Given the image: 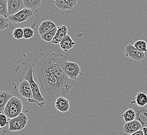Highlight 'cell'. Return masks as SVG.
Returning a JSON list of instances; mask_svg holds the SVG:
<instances>
[{
  "instance_id": "23",
  "label": "cell",
  "mask_w": 147,
  "mask_h": 135,
  "mask_svg": "<svg viewBox=\"0 0 147 135\" xmlns=\"http://www.w3.org/2000/svg\"><path fill=\"white\" fill-rule=\"evenodd\" d=\"M134 46L138 51L146 53L147 51V42L144 40H139L134 43Z\"/></svg>"
},
{
  "instance_id": "27",
  "label": "cell",
  "mask_w": 147,
  "mask_h": 135,
  "mask_svg": "<svg viewBox=\"0 0 147 135\" xmlns=\"http://www.w3.org/2000/svg\"><path fill=\"white\" fill-rule=\"evenodd\" d=\"M9 124L7 121V118L4 113H1L0 114V126L1 127L5 126L6 125Z\"/></svg>"
},
{
  "instance_id": "24",
  "label": "cell",
  "mask_w": 147,
  "mask_h": 135,
  "mask_svg": "<svg viewBox=\"0 0 147 135\" xmlns=\"http://www.w3.org/2000/svg\"><path fill=\"white\" fill-rule=\"evenodd\" d=\"M9 27V23L8 17L0 15V31H3Z\"/></svg>"
},
{
  "instance_id": "13",
  "label": "cell",
  "mask_w": 147,
  "mask_h": 135,
  "mask_svg": "<svg viewBox=\"0 0 147 135\" xmlns=\"http://www.w3.org/2000/svg\"><path fill=\"white\" fill-rule=\"evenodd\" d=\"M57 33L51 42L54 44H59L61 41L64 39L68 33V28L65 25H59L57 27Z\"/></svg>"
},
{
  "instance_id": "28",
  "label": "cell",
  "mask_w": 147,
  "mask_h": 135,
  "mask_svg": "<svg viewBox=\"0 0 147 135\" xmlns=\"http://www.w3.org/2000/svg\"><path fill=\"white\" fill-rule=\"evenodd\" d=\"M130 135H144V134L143 132V130L142 129V130H139L138 131H137L136 132L130 134Z\"/></svg>"
},
{
  "instance_id": "26",
  "label": "cell",
  "mask_w": 147,
  "mask_h": 135,
  "mask_svg": "<svg viewBox=\"0 0 147 135\" xmlns=\"http://www.w3.org/2000/svg\"><path fill=\"white\" fill-rule=\"evenodd\" d=\"M13 35L15 39L20 40L24 38V30L21 28H17L13 30Z\"/></svg>"
},
{
  "instance_id": "10",
  "label": "cell",
  "mask_w": 147,
  "mask_h": 135,
  "mask_svg": "<svg viewBox=\"0 0 147 135\" xmlns=\"http://www.w3.org/2000/svg\"><path fill=\"white\" fill-rule=\"evenodd\" d=\"M9 15L15 14L25 9L23 0H7Z\"/></svg>"
},
{
  "instance_id": "17",
  "label": "cell",
  "mask_w": 147,
  "mask_h": 135,
  "mask_svg": "<svg viewBox=\"0 0 147 135\" xmlns=\"http://www.w3.org/2000/svg\"><path fill=\"white\" fill-rule=\"evenodd\" d=\"M54 3L58 9L62 11L71 10L75 7L73 4L69 0H56Z\"/></svg>"
},
{
  "instance_id": "4",
  "label": "cell",
  "mask_w": 147,
  "mask_h": 135,
  "mask_svg": "<svg viewBox=\"0 0 147 135\" xmlns=\"http://www.w3.org/2000/svg\"><path fill=\"white\" fill-rule=\"evenodd\" d=\"M23 104L18 97L14 96L6 104L3 113L9 119L14 118L19 116L22 112Z\"/></svg>"
},
{
  "instance_id": "14",
  "label": "cell",
  "mask_w": 147,
  "mask_h": 135,
  "mask_svg": "<svg viewBox=\"0 0 147 135\" xmlns=\"http://www.w3.org/2000/svg\"><path fill=\"white\" fill-rule=\"evenodd\" d=\"M14 95L7 90H2L0 92V112L3 113L6 104Z\"/></svg>"
},
{
  "instance_id": "18",
  "label": "cell",
  "mask_w": 147,
  "mask_h": 135,
  "mask_svg": "<svg viewBox=\"0 0 147 135\" xmlns=\"http://www.w3.org/2000/svg\"><path fill=\"white\" fill-rule=\"evenodd\" d=\"M135 100L138 106H144L147 104V95L143 92H139L136 95Z\"/></svg>"
},
{
  "instance_id": "8",
  "label": "cell",
  "mask_w": 147,
  "mask_h": 135,
  "mask_svg": "<svg viewBox=\"0 0 147 135\" xmlns=\"http://www.w3.org/2000/svg\"><path fill=\"white\" fill-rule=\"evenodd\" d=\"M125 51L126 56L135 61H139L144 59L145 58L144 53H142L138 51L131 44H128L125 46Z\"/></svg>"
},
{
  "instance_id": "11",
  "label": "cell",
  "mask_w": 147,
  "mask_h": 135,
  "mask_svg": "<svg viewBox=\"0 0 147 135\" xmlns=\"http://www.w3.org/2000/svg\"><path fill=\"white\" fill-rule=\"evenodd\" d=\"M142 128V124L139 121L135 120L133 121L127 122L125 124L123 129L125 132L128 134H131Z\"/></svg>"
},
{
  "instance_id": "16",
  "label": "cell",
  "mask_w": 147,
  "mask_h": 135,
  "mask_svg": "<svg viewBox=\"0 0 147 135\" xmlns=\"http://www.w3.org/2000/svg\"><path fill=\"white\" fill-rule=\"evenodd\" d=\"M75 44V42H74L71 37L67 34L64 37V39L61 41L59 43V46L63 51L67 53L69 50H71V48H73Z\"/></svg>"
},
{
  "instance_id": "20",
  "label": "cell",
  "mask_w": 147,
  "mask_h": 135,
  "mask_svg": "<svg viewBox=\"0 0 147 135\" xmlns=\"http://www.w3.org/2000/svg\"><path fill=\"white\" fill-rule=\"evenodd\" d=\"M23 1L25 8L37 9L41 5L42 0H23Z\"/></svg>"
},
{
  "instance_id": "3",
  "label": "cell",
  "mask_w": 147,
  "mask_h": 135,
  "mask_svg": "<svg viewBox=\"0 0 147 135\" xmlns=\"http://www.w3.org/2000/svg\"><path fill=\"white\" fill-rule=\"evenodd\" d=\"M9 28L14 30L17 28L29 27L34 28L40 20V16L37 9L25 8L15 14L9 15Z\"/></svg>"
},
{
  "instance_id": "7",
  "label": "cell",
  "mask_w": 147,
  "mask_h": 135,
  "mask_svg": "<svg viewBox=\"0 0 147 135\" xmlns=\"http://www.w3.org/2000/svg\"><path fill=\"white\" fill-rule=\"evenodd\" d=\"M63 70L68 78L74 81L76 80L79 75L82 74L81 68L79 65L76 62H71L68 60L64 63Z\"/></svg>"
},
{
  "instance_id": "12",
  "label": "cell",
  "mask_w": 147,
  "mask_h": 135,
  "mask_svg": "<svg viewBox=\"0 0 147 135\" xmlns=\"http://www.w3.org/2000/svg\"><path fill=\"white\" fill-rule=\"evenodd\" d=\"M55 107L59 112L66 113L70 109V103L65 97H59L56 99Z\"/></svg>"
},
{
  "instance_id": "25",
  "label": "cell",
  "mask_w": 147,
  "mask_h": 135,
  "mask_svg": "<svg viewBox=\"0 0 147 135\" xmlns=\"http://www.w3.org/2000/svg\"><path fill=\"white\" fill-rule=\"evenodd\" d=\"M24 30V38L25 39H31L34 35V32L33 29L26 27L23 29Z\"/></svg>"
},
{
  "instance_id": "30",
  "label": "cell",
  "mask_w": 147,
  "mask_h": 135,
  "mask_svg": "<svg viewBox=\"0 0 147 135\" xmlns=\"http://www.w3.org/2000/svg\"><path fill=\"white\" fill-rule=\"evenodd\" d=\"M69 1H70L75 6H76L77 5L78 0H69Z\"/></svg>"
},
{
  "instance_id": "5",
  "label": "cell",
  "mask_w": 147,
  "mask_h": 135,
  "mask_svg": "<svg viewBox=\"0 0 147 135\" xmlns=\"http://www.w3.org/2000/svg\"><path fill=\"white\" fill-rule=\"evenodd\" d=\"M28 118L24 113L22 112L19 116L9 119V130L10 132H18L25 128L28 123Z\"/></svg>"
},
{
  "instance_id": "29",
  "label": "cell",
  "mask_w": 147,
  "mask_h": 135,
  "mask_svg": "<svg viewBox=\"0 0 147 135\" xmlns=\"http://www.w3.org/2000/svg\"><path fill=\"white\" fill-rule=\"evenodd\" d=\"M144 135H147V127H144L142 128Z\"/></svg>"
},
{
  "instance_id": "21",
  "label": "cell",
  "mask_w": 147,
  "mask_h": 135,
  "mask_svg": "<svg viewBox=\"0 0 147 135\" xmlns=\"http://www.w3.org/2000/svg\"><path fill=\"white\" fill-rule=\"evenodd\" d=\"M57 28L56 27L48 32L41 35V39L44 41L47 42H51L55 37V34L57 33Z\"/></svg>"
},
{
  "instance_id": "9",
  "label": "cell",
  "mask_w": 147,
  "mask_h": 135,
  "mask_svg": "<svg viewBox=\"0 0 147 135\" xmlns=\"http://www.w3.org/2000/svg\"><path fill=\"white\" fill-rule=\"evenodd\" d=\"M18 90L20 95L28 100L32 98L33 92L31 85L28 80H23L20 81Z\"/></svg>"
},
{
  "instance_id": "6",
  "label": "cell",
  "mask_w": 147,
  "mask_h": 135,
  "mask_svg": "<svg viewBox=\"0 0 147 135\" xmlns=\"http://www.w3.org/2000/svg\"><path fill=\"white\" fill-rule=\"evenodd\" d=\"M131 100L129 104V108H132L136 113V120L139 121L142 128L147 127V104L143 107H140L136 104L135 99L130 97Z\"/></svg>"
},
{
  "instance_id": "15",
  "label": "cell",
  "mask_w": 147,
  "mask_h": 135,
  "mask_svg": "<svg viewBox=\"0 0 147 135\" xmlns=\"http://www.w3.org/2000/svg\"><path fill=\"white\" fill-rule=\"evenodd\" d=\"M57 27L55 23L51 20H46L41 23L40 25L38 31L40 35L48 32L52 29Z\"/></svg>"
},
{
  "instance_id": "19",
  "label": "cell",
  "mask_w": 147,
  "mask_h": 135,
  "mask_svg": "<svg viewBox=\"0 0 147 135\" xmlns=\"http://www.w3.org/2000/svg\"><path fill=\"white\" fill-rule=\"evenodd\" d=\"M125 123L131 122L136 120V113L135 111L129 108L122 115Z\"/></svg>"
},
{
  "instance_id": "31",
  "label": "cell",
  "mask_w": 147,
  "mask_h": 135,
  "mask_svg": "<svg viewBox=\"0 0 147 135\" xmlns=\"http://www.w3.org/2000/svg\"><path fill=\"white\" fill-rule=\"evenodd\" d=\"M53 1H56V0H53Z\"/></svg>"
},
{
  "instance_id": "22",
  "label": "cell",
  "mask_w": 147,
  "mask_h": 135,
  "mask_svg": "<svg viewBox=\"0 0 147 135\" xmlns=\"http://www.w3.org/2000/svg\"><path fill=\"white\" fill-rule=\"evenodd\" d=\"M0 15L8 17V4L7 0H0Z\"/></svg>"
},
{
  "instance_id": "1",
  "label": "cell",
  "mask_w": 147,
  "mask_h": 135,
  "mask_svg": "<svg viewBox=\"0 0 147 135\" xmlns=\"http://www.w3.org/2000/svg\"><path fill=\"white\" fill-rule=\"evenodd\" d=\"M33 69L39 82L41 94L47 101H53L59 97H65L74 85L73 83L62 81L53 74L37 66L33 65Z\"/></svg>"
},
{
  "instance_id": "2",
  "label": "cell",
  "mask_w": 147,
  "mask_h": 135,
  "mask_svg": "<svg viewBox=\"0 0 147 135\" xmlns=\"http://www.w3.org/2000/svg\"><path fill=\"white\" fill-rule=\"evenodd\" d=\"M15 72L20 81L23 80H27L31 85L33 92L32 98L28 100L30 104H35L41 108L45 104L46 100L43 97L37 83L34 78V69L32 64L27 62H23L21 65L15 68Z\"/></svg>"
}]
</instances>
